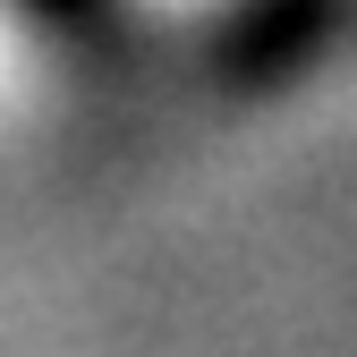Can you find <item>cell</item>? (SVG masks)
Segmentation results:
<instances>
[{
	"mask_svg": "<svg viewBox=\"0 0 357 357\" xmlns=\"http://www.w3.org/2000/svg\"><path fill=\"white\" fill-rule=\"evenodd\" d=\"M34 9H52V17H68V9H85V0H34Z\"/></svg>",
	"mask_w": 357,
	"mask_h": 357,
	"instance_id": "obj_1",
	"label": "cell"
}]
</instances>
